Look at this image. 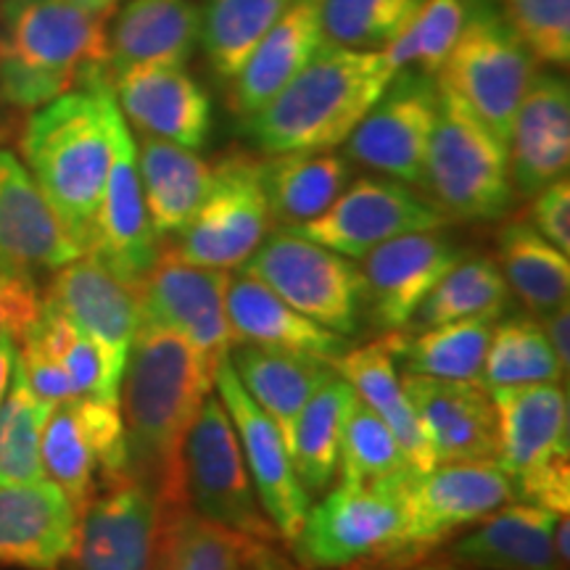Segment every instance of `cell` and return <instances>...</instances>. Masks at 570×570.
Instances as JSON below:
<instances>
[{
	"label": "cell",
	"instance_id": "cell-37",
	"mask_svg": "<svg viewBox=\"0 0 570 570\" xmlns=\"http://www.w3.org/2000/svg\"><path fill=\"white\" fill-rule=\"evenodd\" d=\"M497 320H460L420 333H389L399 373L481 383L483 360Z\"/></svg>",
	"mask_w": 570,
	"mask_h": 570
},
{
	"label": "cell",
	"instance_id": "cell-38",
	"mask_svg": "<svg viewBox=\"0 0 570 570\" xmlns=\"http://www.w3.org/2000/svg\"><path fill=\"white\" fill-rule=\"evenodd\" d=\"M510 288L487 256H462L412 315L407 333L460 323V320H499L510 306Z\"/></svg>",
	"mask_w": 570,
	"mask_h": 570
},
{
	"label": "cell",
	"instance_id": "cell-43",
	"mask_svg": "<svg viewBox=\"0 0 570 570\" xmlns=\"http://www.w3.org/2000/svg\"><path fill=\"white\" fill-rule=\"evenodd\" d=\"M51 410V404L42 402L30 389L17 354L9 391L0 402V483H30L46 479L40 441Z\"/></svg>",
	"mask_w": 570,
	"mask_h": 570
},
{
	"label": "cell",
	"instance_id": "cell-7",
	"mask_svg": "<svg viewBox=\"0 0 570 570\" xmlns=\"http://www.w3.org/2000/svg\"><path fill=\"white\" fill-rule=\"evenodd\" d=\"M465 21L436 85L468 106L508 146L512 119L537 75V61L497 0H462Z\"/></svg>",
	"mask_w": 570,
	"mask_h": 570
},
{
	"label": "cell",
	"instance_id": "cell-20",
	"mask_svg": "<svg viewBox=\"0 0 570 570\" xmlns=\"http://www.w3.org/2000/svg\"><path fill=\"white\" fill-rule=\"evenodd\" d=\"M489 394L497 410V460L510 473L512 487L568 465L570 410L560 383L494 389Z\"/></svg>",
	"mask_w": 570,
	"mask_h": 570
},
{
	"label": "cell",
	"instance_id": "cell-13",
	"mask_svg": "<svg viewBox=\"0 0 570 570\" xmlns=\"http://www.w3.org/2000/svg\"><path fill=\"white\" fill-rule=\"evenodd\" d=\"M399 525L394 489L336 487L309 504L288 547L304 570H362L394 544Z\"/></svg>",
	"mask_w": 570,
	"mask_h": 570
},
{
	"label": "cell",
	"instance_id": "cell-15",
	"mask_svg": "<svg viewBox=\"0 0 570 570\" xmlns=\"http://www.w3.org/2000/svg\"><path fill=\"white\" fill-rule=\"evenodd\" d=\"M449 223L452 219L436 204L415 194L404 183L391 177H360L346 185L331 209L309 223L285 230L333 248L348 259H362L396 235L444 230Z\"/></svg>",
	"mask_w": 570,
	"mask_h": 570
},
{
	"label": "cell",
	"instance_id": "cell-17",
	"mask_svg": "<svg viewBox=\"0 0 570 570\" xmlns=\"http://www.w3.org/2000/svg\"><path fill=\"white\" fill-rule=\"evenodd\" d=\"M159 244L161 240L156 238L146 198H142L138 146L117 106L111 114V164L88 254L104 262L119 281L138 291L146 275L151 273L154 262L159 259Z\"/></svg>",
	"mask_w": 570,
	"mask_h": 570
},
{
	"label": "cell",
	"instance_id": "cell-33",
	"mask_svg": "<svg viewBox=\"0 0 570 570\" xmlns=\"http://www.w3.org/2000/svg\"><path fill=\"white\" fill-rule=\"evenodd\" d=\"M230 362L240 386L252 396V402L273 420L291 454L296 420L304 404L315 394L320 381L327 375L331 365L306 360V356L269 352L262 346H233Z\"/></svg>",
	"mask_w": 570,
	"mask_h": 570
},
{
	"label": "cell",
	"instance_id": "cell-26",
	"mask_svg": "<svg viewBox=\"0 0 570 570\" xmlns=\"http://www.w3.org/2000/svg\"><path fill=\"white\" fill-rule=\"evenodd\" d=\"M225 304L233 346H262L269 352L306 356L331 367H336L341 356L352 348L346 336L298 315L294 306L275 296L265 283L244 273L230 275Z\"/></svg>",
	"mask_w": 570,
	"mask_h": 570
},
{
	"label": "cell",
	"instance_id": "cell-50",
	"mask_svg": "<svg viewBox=\"0 0 570 570\" xmlns=\"http://www.w3.org/2000/svg\"><path fill=\"white\" fill-rule=\"evenodd\" d=\"M529 225L562 254H570V183L560 177L531 196Z\"/></svg>",
	"mask_w": 570,
	"mask_h": 570
},
{
	"label": "cell",
	"instance_id": "cell-51",
	"mask_svg": "<svg viewBox=\"0 0 570 570\" xmlns=\"http://www.w3.org/2000/svg\"><path fill=\"white\" fill-rule=\"evenodd\" d=\"M537 320H541V323H539L541 331H544L547 341H550V346H552L554 356H558L562 373L568 375V370H570V336H568V333H570V309H568V302L560 304L558 309L547 312V315H541Z\"/></svg>",
	"mask_w": 570,
	"mask_h": 570
},
{
	"label": "cell",
	"instance_id": "cell-23",
	"mask_svg": "<svg viewBox=\"0 0 570 570\" xmlns=\"http://www.w3.org/2000/svg\"><path fill=\"white\" fill-rule=\"evenodd\" d=\"M80 512L53 481L0 483V568L61 570Z\"/></svg>",
	"mask_w": 570,
	"mask_h": 570
},
{
	"label": "cell",
	"instance_id": "cell-40",
	"mask_svg": "<svg viewBox=\"0 0 570 570\" xmlns=\"http://www.w3.org/2000/svg\"><path fill=\"white\" fill-rule=\"evenodd\" d=\"M294 0H206L202 42L212 71L233 80Z\"/></svg>",
	"mask_w": 570,
	"mask_h": 570
},
{
	"label": "cell",
	"instance_id": "cell-1",
	"mask_svg": "<svg viewBox=\"0 0 570 570\" xmlns=\"http://www.w3.org/2000/svg\"><path fill=\"white\" fill-rule=\"evenodd\" d=\"M214 389V370L183 336L142 317L125 362L119 410L130 473L167 504L185 499L183 449Z\"/></svg>",
	"mask_w": 570,
	"mask_h": 570
},
{
	"label": "cell",
	"instance_id": "cell-53",
	"mask_svg": "<svg viewBox=\"0 0 570 570\" xmlns=\"http://www.w3.org/2000/svg\"><path fill=\"white\" fill-rule=\"evenodd\" d=\"M19 341L11 333H0V402H3L6 391H9L13 365H17Z\"/></svg>",
	"mask_w": 570,
	"mask_h": 570
},
{
	"label": "cell",
	"instance_id": "cell-39",
	"mask_svg": "<svg viewBox=\"0 0 570 570\" xmlns=\"http://www.w3.org/2000/svg\"><path fill=\"white\" fill-rule=\"evenodd\" d=\"M336 473L338 487L354 489H394L415 475L391 428L360 396L346 417Z\"/></svg>",
	"mask_w": 570,
	"mask_h": 570
},
{
	"label": "cell",
	"instance_id": "cell-55",
	"mask_svg": "<svg viewBox=\"0 0 570 570\" xmlns=\"http://www.w3.org/2000/svg\"><path fill=\"white\" fill-rule=\"evenodd\" d=\"M3 106H9L3 101V96H0V132H3V125H6V119H3Z\"/></svg>",
	"mask_w": 570,
	"mask_h": 570
},
{
	"label": "cell",
	"instance_id": "cell-14",
	"mask_svg": "<svg viewBox=\"0 0 570 570\" xmlns=\"http://www.w3.org/2000/svg\"><path fill=\"white\" fill-rule=\"evenodd\" d=\"M439 109L431 75L402 69L344 140L346 159L404 185H423L428 142Z\"/></svg>",
	"mask_w": 570,
	"mask_h": 570
},
{
	"label": "cell",
	"instance_id": "cell-57",
	"mask_svg": "<svg viewBox=\"0 0 570 570\" xmlns=\"http://www.w3.org/2000/svg\"><path fill=\"white\" fill-rule=\"evenodd\" d=\"M562 570H566V568H562Z\"/></svg>",
	"mask_w": 570,
	"mask_h": 570
},
{
	"label": "cell",
	"instance_id": "cell-24",
	"mask_svg": "<svg viewBox=\"0 0 570 570\" xmlns=\"http://www.w3.org/2000/svg\"><path fill=\"white\" fill-rule=\"evenodd\" d=\"M510 183L515 196H537L568 175L570 90L554 71H537L518 106L508 140Z\"/></svg>",
	"mask_w": 570,
	"mask_h": 570
},
{
	"label": "cell",
	"instance_id": "cell-44",
	"mask_svg": "<svg viewBox=\"0 0 570 570\" xmlns=\"http://www.w3.org/2000/svg\"><path fill=\"white\" fill-rule=\"evenodd\" d=\"M425 0H317L327 46L348 51H386L417 17Z\"/></svg>",
	"mask_w": 570,
	"mask_h": 570
},
{
	"label": "cell",
	"instance_id": "cell-29",
	"mask_svg": "<svg viewBox=\"0 0 570 570\" xmlns=\"http://www.w3.org/2000/svg\"><path fill=\"white\" fill-rule=\"evenodd\" d=\"M323 46L317 0H294L230 80L233 111L252 117L265 109Z\"/></svg>",
	"mask_w": 570,
	"mask_h": 570
},
{
	"label": "cell",
	"instance_id": "cell-41",
	"mask_svg": "<svg viewBox=\"0 0 570 570\" xmlns=\"http://www.w3.org/2000/svg\"><path fill=\"white\" fill-rule=\"evenodd\" d=\"M30 331L67 370L77 396L119 402L125 367L117 360H111L109 352L96 338L80 331L67 315H61L51 302L42 298L40 312L32 320Z\"/></svg>",
	"mask_w": 570,
	"mask_h": 570
},
{
	"label": "cell",
	"instance_id": "cell-31",
	"mask_svg": "<svg viewBox=\"0 0 570 570\" xmlns=\"http://www.w3.org/2000/svg\"><path fill=\"white\" fill-rule=\"evenodd\" d=\"M138 173L156 238H177L209 194L212 164L177 142L140 135Z\"/></svg>",
	"mask_w": 570,
	"mask_h": 570
},
{
	"label": "cell",
	"instance_id": "cell-27",
	"mask_svg": "<svg viewBox=\"0 0 570 570\" xmlns=\"http://www.w3.org/2000/svg\"><path fill=\"white\" fill-rule=\"evenodd\" d=\"M558 518L560 512L512 499L449 541L444 560L475 570H560L552 544Z\"/></svg>",
	"mask_w": 570,
	"mask_h": 570
},
{
	"label": "cell",
	"instance_id": "cell-22",
	"mask_svg": "<svg viewBox=\"0 0 570 570\" xmlns=\"http://www.w3.org/2000/svg\"><path fill=\"white\" fill-rule=\"evenodd\" d=\"M436 465L499 454L497 410L481 383L399 373Z\"/></svg>",
	"mask_w": 570,
	"mask_h": 570
},
{
	"label": "cell",
	"instance_id": "cell-9",
	"mask_svg": "<svg viewBox=\"0 0 570 570\" xmlns=\"http://www.w3.org/2000/svg\"><path fill=\"white\" fill-rule=\"evenodd\" d=\"M183 470L190 510L248 541L277 539L256 499L233 420L214 391L185 439Z\"/></svg>",
	"mask_w": 570,
	"mask_h": 570
},
{
	"label": "cell",
	"instance_id": "cell-28",
	"mask_svg": "<svg viewBox=\"0 0 570 570\" xmlns=\"http://www.w3.org/2000/svg\"><path fill=\"white\" fill-rule=\"evenodd\" d=\"M80 254L24 161L0 148V256L53 273Z\"/></svg>",
	"mask_w": 570,
	"mask_h": 570
},
{
	"label": "cell",
	"instance_id": "cell-36",
	"mask_svg": "<svg viewBox=\"0 0 570 570\" xmlns=\"http://www.w3.org/2000/svg\"><path fill=\"white\" fill-rule=\"evenodd\" d=\"M497 267L510 294H515L533 317L547 315L568 302V254L541 238L529 219H512L499 230Z\"/></svg>",
	"mask_w": 570,
	"mask_h": 570
},
{
	"label": "cell",
	"instance_id": "cell-10",
	"mask_svg": "<svg viewBox=\"0 0 570 570\" xmlns=\"http://www.w3.org/2000/svg\"><path fill=\"white\" fill-rule=\"evenodd\" d=\"M269 206L262 185V159L233 151L212 164V188L190 225L169 246L198 267H244L267 238Z\"/></svg>",
	"mask_w": 570,
	"mask_h": 570
},
{
	"label": "cell",
	"instance_id": "cell-42",
	"mask_svg": "<svg viewBox=\"0 0 570 570\" xmlns=\"http://www.w3.org/2000/svg\"><path fill=\"white\" fill-rule=\"evenodd\" d=\"M562 373L550 341L541 331L539 320L531 315H512L494 325L483 360L481 386L515 389L533 383H560Z\"/></svg>",
	"mask_w": 570,
	"mask_h": 570
},
{
	"label": "cell",
	"instance_id": "cell-54",
	"mask_svg": "<svg viewBox=\"0 0 570 570\" xmlns=\"http://www.w3.org/2000/svg\"><path fill=\"white\" fill-rule=\"evenodd\" d=\"M404 570H475V568L458 566V562H449V560H423L417 562V566H410Z\"/></svg>",
	"mask_w": 570,
	"mask_h": 570
},
{
	"label": "cell",
	"instance_id": "cell-19",
	"mask_svg": "<svg viewBox=\"0 0 570 570\" xmlns=\"http://www.w3.org/2000/svg\"><path fill=\"white\" fill-rule=\"evenodd\" d=\"M465 256L441 230L404 233L362 256L365 320L377 331H407L433 285Z\"/></svg>",
	"mask_w": 570,
	"mask_h": 570
},
{
	"label": "cell",
	"instance_id": "cell-47",
	"mask_svg": "<svg viewBox=\"0 0 570 570\" xmlns=\"http://www.w3.org/2000/svg\"><path fill=\"white\" fill-rule=\"evenodd\" d=\"M497 6L531 51L533 61L547 67H568L570 0H497Z\"/></svg>",
	"mask_w": 570,
	"mask_h": 570
},
{
	"label": "cell",
	"instance_id": "cell-12",
	"mask_svg": "<svg viewBox=\"0 0 570 570\" xmlns=\"http://www.w3.org/2000/svg\"><path fill=\"white\" fill-rule=\"evenodd\" d=\"M40 460L46 479L82 515L98 483L106 489L132 475L119 402L75 396L53 404L42 428Z\"/></svg>",
	"mask_w": 570,
	"mask_h": 570
},
{
	"label": "cell",
	"instance_id": "cell-21",
	"mask_svg": "<svg viewBox=\"0 0 570 570\" xmlns=\"http://www.w3.org/2000/svg\"><path fill=\"white\" fill-rule=\"evenodd\" d=\"M114 101L140 135L177 146H206L212 135V98L185 67H132L109 77Z\"/></svg>",
	"mask_w": 570,
	"mask_h": 570
},
{
	"label": "cell",
	"instance_id": "cell-56",
	"mask_svg": "<svg viewBox=\"0 0 570 570\" xmlns=\"http://www.w3.org/2000/svg\"><path fill=\"white\" fill-rule=\"evenodd\" d=\"M238 570H252V568H248V562L244 560V562H240V566H238Z\"/></svg>",
	"mask_w": 570,
	"mask_h": 570
},
{
	"label": "cell",
	"instance_id": "cell-3",
	"mask_svg": "<svg viewBox=\"0 0 570 570\" xmlns=\"http://www.w3.org/2000/svg\"><path fill=\"white\" fill-rule=\"evenodd\" d=\"M114 109L109 75H98L35 109L21 132L24 167L82 254L109 175Z\"/></svg>",
	"mask_w": 570,
	"mask_h": 570
},
{
	"label": "cell",
	"instance_id": "cell-34",
	"mask_svg": "<svg viewBox=\"0 0 570 570\" xmlns=\"http://www.w3.org/2000/svg\"><path fill=\"white\" fill-rule=\"evenodd\" d=\"M352 183V161L336 151L275 154L262 161L269 217L283 227L309 223Z\"/></svg>",
	"mask_w": 570,
	"mask_h": 570
},
{
	"label": "cell",
	"instance_id": "cell-8",
	"mask_svg": "<svg viewBox=\"0 0 570 570\" xmlns=\"http://www.w3.org/2000/svg\"><path fill=\"white\" fill-rule=\"evenodd\" d=\"M240 269L265 283L298 315L315 320L338 336H356L365 323L362 267L285 227L267 235Z\"/></svg>",
	"mask_w": 570,
	"mask_h": 570
},
{
	"label": "cell",
	"instance_id": "cell-4",
	"mask_svg": "<svg viewBox=\"0 0 570 570\" xmlns=\"http://www.w3.org/2000/svg\"><path fill=\"white\" fill-rule=\"evenodd\" d=\"M396 71L383 53L320 48L265 109L246 117V132L262 151H333L360 125Z\"/></svg>",
	"mask_w": 570,
	"mask_h": 570
},
{
	"label": "cell",
	"instance_id": "cell-52",
	"mask_svg": "<svg viewBox=\"0 0 570 570\" xmlns=\"http://www.w3.org/2000/svg\"><path fill=\"white\" fill-rule=\"evenodd\" d=\"M246 562L252 570H304L285 558L283 552H277L273 541H252L246 547Z\"/></svg>",
	"mask_w": 570,
	"mask_h": 570
},
{
	"label": "cell",
	"instance_id": "cell-2",
	"mask_svg": "<svg viewBox=\"0 0 570 570\" xmlns=\"http://www.w3.org/2000/svg\"><path fill=\"white\" fill-rule=\"evenodd\" d=\"M119 0H0V96L35 111L109 75V21Z\"/></svg>",
	"mask_w": 570,
	"mask_h": 570
},
{
	"label": "cell",
	"instance_id": "cell-16",
	"mask_svg": "<svg viewBox=\"0 0 570 570\" xmlns=\"http://www.w3.org/2000/svg\"><path fill=\"white\" fill-rule=\"evenodd\" d=\"M227 269L190 265L173 248H161L151 273L138 288L140 315L177 333L217 370L230 354L233 333L227 323Z\"/></svg>",
	"mask_w": 570,
	"mask_h": 570
},
{
	"label": "cell",
	"instance_id": "cell-5",
	"mask_svg": "<svg viewBox=\"0 0 570 570\" xmlns=\"http://www.w3.org/2000/svg\"><path fill=\"white\" fill-rule=\"evenodd\" d=\"M402 525L394 544L362 570H404L431 560L479 520L515 499L510 473L497 458L444 462L394 487Z\"/></svg>",
	"mask_w": 570,
	"mask_h": 570
},
{
	"label": "cell",
	"instance_id": "cell-18",
	"mask_svg": "<svg viewBox=\"0 0 570 570\" xmlns=\"http://www.w3.org/2000/svg\"><path fill=\"white\" fill-rule=\"evenodd\" d=\"M214 389H217V399L233 420L259 508L273 523L277 539L291 544L302 529L312 497L298 481L294 460L285 449L281 431L240 386L230 356H225L214 370Z\"/></svg>",
	"mask_w": 570,
	"mask_h": 570
},
{
	"label": "cell",
	"instance_id": "cell-25",
	"mask_svg": "<svg viewBox=\"0 0 570 570\" xmlns=\"http://www.w3.org/2000/svg\"><path fill=\"white\" fill-rule=\"evenodd\" d=\"M42 298L125 367L140 323L138 291L132 285L119 281L92 254H80L69 265L53 269V281Z\"/></svg>",
	"mask_w": 570,
	"mask_h": 570
},
{
	"label": "cell",
	"instance_id": "cell-30",
	"mask_svg": "<svg viewBox=\"0 0 570 570\" xmlns=\"http://www.w3.org/2000/svg\"><path fill=\"white\" fill-rule=\"evenodd\" d=\"M202 38V9L194 0H132L109 32L106 71L132 67H185Z\"/></svg>",
	"mask_w": 570,
	"mask_h": 570
},
{
	"label": "cell",
	"instance_id": "cell-45",
	"mask_svg": "<svg viewBox=\"0 0 570 570\" xmlns=\"http://www.w3.org/2000/svg\"><path fill=\"white\" fill-rule=\"evenodd\" d=\"M462 21H465L462 0H425L407 30L386 51H381L383 59L394 71L417 69L436 77L458 42Z\"/></svg>",
	"mask_w": 570,
	"mask_h": 570
},
{
	"label": "cell",
	"instance_id": "cell-35",
	"mask_svg": "<svg viewBox=\"0 0 570 570\" xmlns=\"http://www.w3.org/2000/svg\"><path fill=\"white\" fill-rule=\"evenodd\" d=\"M354 389L336 367L327 370L296 420L291 460L309 497L325 494L338 470L341 436L354 404Z\"/></svg>",
	"mask_w": 570,
	"mask_h": 570
},
{
	"label": "cell",
	"instance_id": "cell-11",
	"mask_svg": "<svg viewBox=\"0 0 570 570\" xmlns=\"http://www.w3.org/2000/svg\"><path fill=\"white\" fill-rule=\"evenodd\" d=\"M140 479L106 487L82 510L69 570H164L173 512Z\"/></svg>",
	"mask_w": 570,
	"mask_h": 570
},
{
	"label": "cell",
	"instance_id": "cell-6",
	"mask_svg": "<svg viewBox=\"0 0 570 570\" xmlns=\"http://www.w3.org/2000/svg\"><path fill=\"white\" fill-rule=\"evenodd\" d=\"M423 185L433 204L458 223H491L504 217L515 202L508 146L441 88Z\"/></svg>",
	"mask_w": 570,
	"mask_h": 570
},
{
	"label": "cell",
	"instance_id": "cell-48",
	"mask_svg": "<svg viewBox=\"0 0 570 570\" xmlns=\"http://www.w3.org/2000/svg\"><path fill=\"white\" fill-rule=\"evenodd\" d=\"M40 302L32 269L0 256V333H11L19 341L38 317Z\"/></svg>",
	"mask_w": 570,
	"mask_h": 570
},
{
	"label": "cell",
	"instance_id": "cell-32",
	"mask_svg": "<svg viewBox=\"0 0 570 570\" xmlns=\"http://www.w3.org/2000/svg\"><path fill=\"white\" fill-rule=\"evenodd\" d=\"M336 370L346 377L354 394L391 428L415 473H428V470L436 468L417 412L412 407L407 394H404L396 360L391 354L386 338L367 346L348 348L336 362Z\"/></svg>",
	"mask_w": 570,
	"mask_h": 570
},
{
	"label": "cell",
	"instance_id": "cell-46",
	"mask_svg": "<svg viewBox=\"0 0 570 570\" xmlns=\"http://www.w3.org/2000/svg\"><path fill=\"white\" fill-rule=\"evenodd\" d=\"M252 541L183 504L173 512L164 570H238Z\"/></svg>",
	"mask_w": 570,
	"mask_h": 570
},
{
	"label": "cell",
	"instance_id": "cell-49",
	"mask_svg": "<svg viewBox=\"0 0 570 570\" xmlns=\"http://www.w3.org/2000/svg\"><path fill=\"white\" fill-rule=\"evenodd\" d=\"M19 365L24 370L30 389L42 399V402L51 404V407L77 396L67 370L61 367V362L48 352V346L35 336L30 327H27L24 336L19 338Z\"/></svg>",
	"mask_w": 570,
	"mask_h": 570
}]
</instances>
